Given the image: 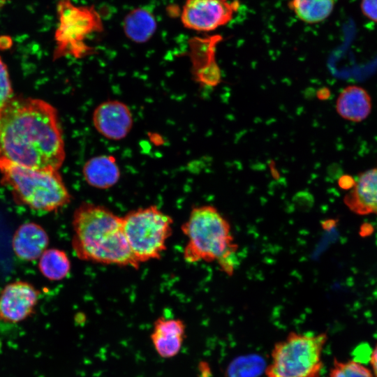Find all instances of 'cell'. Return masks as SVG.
Instances as JSON below:
<instances>
[{
  "mask_svg": "<svg viewBox=\"0 0 377 377\" xmlns=\"http://www.w3.org/2000/svg\"><path fill=\"white\" fill-rule=\"evenodd\" d=\"M327 377H373L370 370L355 361L334 360Z\"/></svg>",
  "mask_w": 377,
  "mask_h": 377,
  "instance_id": "ffe728a7",
  "label": "cell"
},
{
  "mask_svg": "<svg viewBox=\"0 0 377 377\" xmlns=\"http://www.w3.org/2000/svg\"><path fill=\"white\" fill-rule=\"evenodd\" d=\"M92 121L96 130L103 137L119 140L127 136L133 126V116L124 103L111 100L99 104L94 110Z\"/></svg>",
  "mask_w": 377,
  "mask_h": 377,
  "instance_id": "30bf717a",
  "label": "cell"
},
{
  "mask_svg": "<svg viewBox=\"0 0 377 377\" xmlns=\"http://www.w3.org/2000/svg\"><path fill=\"white\" fill-rule=\"evenodd\" d=\"M57 12L59 24L55 32V56L71 54L81 58L90 53L91 47L86 40L103 29L97 11L93 7L75 6L70 0H60Z\"/></svg>",
  "mask_w": 377,
  "mask_h": 377,
  "instance_id": "52a82bcc",
  "label": "cell"
},
{
  "mask_svg": "<svg viewBox=\"0 0 377 377\" xmlns=\"http://www.w3.org/2000/svg\"><path fill=\"white\" fill-rule=\"evenodd\" d=\"M40 291L31 283L15 281L7 284L0 293V321L17 324L35 311Z\"/></svg>",
  "mask_w": 377,
  "mask_h": 377,
  "instance_id": "9c48e42d",
  "label": "cell"
},
{
  "mask_svg": "<svg viewBox=\"0 0 377 377\" xmlns=\"http://www.w3.org/2000/svg\"><path fill=\"white\" fill-rule=\"evenodd\" d=\"M370 363L374 375L376 377H377V344L376 345L374 350L371 353L370 357Z\"/></svg>",
  "mask_w": 377,
  "mask_h": 377,
  "instance_id": "d4e9b609",
  "label": "cell"
},
{
  "mask_svg": "<svg viewBox=\"0 0 377 377\" xmlns=\"http://www.w3.org/2000/svg\"><path fill=\"white\" fill-rule=\"evenodd\" d=\"M83 177L91 186L107 189L114 186L120 178V170L114 157L99 155L91 158L84 165Z\"/></svg>",
  "mask_w": 377,
  "mask_h": 377,
  "instance_id": "9a60e30c",
  "label": "cell"
},
{
  "mask_svg": "<svg viewBox=\"0 0 377 377\" xmlns=\"http://www.w3.org/2000/svg\"><path fill=\"white\" fill-rule=\"evenodd\" d=\"M239 8L238 0H186L181 20L188 29L211 31L228 23Z\"/></svg>",
  "mask_w": 377,
  "mask_h": 377,
  "instance_id": "ba28073f",
  "label": "cell"
},
{
  "mask_svg": "<svg viewBox=\"0 0 377 377\" xmlns=\"http://www.w3.org/2000/svg\"><path fill=\"white\" fill-rule=\"evenodd\" d=\"M355 184V181L350 176H343L339 181V186L343 188H351Z\"/></svg>",
  "mask_w": 377,
  "mask_h": 377,
  "instance_id": "cb8c5ba5",
  "label": "cell"
},
{
  "mask_svg": "<svg viewBox=\"0 0 377 377\" xmlns=\"http://www.w3.org/2000/svg\"><path fill=\"white\" fill-rule=\"evenodd\" d=\"M38 269L40 273L52 281H59L68 274L71 262L68 255L58 249H46L40 256Z\"/></svg>",
  "mask_w": 377,
  "mask_h": 377,
  "instance_id": "ac0fdd59",
  "label": "cell"
},
{
  "mask_svg": "<svg viewBox=\"0 0 377 377\" xmlns=\"http://www.w3.org/2000/svg\"><path fill=\"white\" fill-rule=\"evenodd\" d=\"M150 338L159 356L173 357L180 351L186 338V325L181 319L158 317L154 323Z\"/></svg>",
  "mask_w": 377,
  "mask_h": 377,
  "instance_id": "8fae6325",
  "label": "cell"
},
{
  "mask_svg": "<svg viewBox=\"0 0 377 377\" xmlns=\"http://www.w3.org/2000/svg\"><path fill=\"white\" fill-rule=\"evenodd\" d=\"M49 237L40 225L29 222L18 227L12 239L15 254L21 260H35L47 249Z\"/></svg>",
  "mask_w": 377,
  "mask_h": 377,
  "instance_id": "4fadbf2b",
  "label": "cell"
},
{
  "mask_svg": "<svg viewBox=\"0 0 377 377\" xmlns=\"http://www.w3.org/2000/svg\"><path fill=\"white\" fill-rule=\"evenodd\" d=\"M65 159L55 108L37 98H11L0 108V160L57 170Z\"/></svg>",
  "mask_w": 377,
  "mask_h": 377,
  "instance_id": "6da1fadb",
  "label": "cell"
},
{
  "mask_svg": "<svg viewBox=\"0 0 377 377\" xmlns=\"http://www.w3.org/2000/svg\"><path fill=\"white\" fill-rule=\"evenodd\" d=\"M334 3L335 0H290L288 5L300 20L313 24L325 20Z\"/></svg>",
  "mask_w": 377,
  "mask_h": 377,
  "instance_id": "e0dca14e",
  "label": "cell"
},
{
  "mask_svg": "<svg viewBox=\"0 0 377 377\" xmlns=\"http://www.w3.org/2000/svg\"><path fill=\"white\" fill-rule=\"evenodd\" d=\"M295 203L300 209L311 208L313 204V198L311 195L307 193H297L295 197Z\"/></svg>",
  "mask_w": 377,
  "mask_h": 377,
  "instance_id": "603a6c76",
  "label": "cell"
},
{
  "mask_svg": "<svg viewBox=\"0 0 377 377\" xmlns=\"http://www.w3.org/2000/svg\"><path fill=\"white\" fill-rule=\"evenodd\" d=\"M72 226V247L80 260L139 267L127 243L122 216L105 206L84 202L73 212Z\"/></svg>",
  "mask_w": 377,
  "mask_h": 377,
  "instance_id": "7a4b0ae2",
  "label": "cell"
},
{
  "mask_svg": "<svg viewBox=\"0 0 377 377\" xmlns=\"http://www.w3.org/2000/svg\"><path fill=\"white\" fill-rule=\"evenodd\" d=\"M344 202L357 214H377V166L359 175Z\"/></svg>",
  "mask_w": 377,
  "mask_h": 377,
  "instance_id": "7c38bea8",
  "label": "cell"
},
{
  "mask_svg": "<svg viewBox=\"0 0 377 377\" xmlns=\"http://www.w3.org/2000/svg\"><path fill=\"white\" fill-rule=\"evenodd\" d=\"M13 97V90L6 66L0 57V108Z\"/></svg>",
  "mask_w": 377,
  "mask_h": 377,
  "instance_id": "44dd1931",
  "label": "cell"
},
{
  "mask_svg": "<svg viewBox=\"0 0 377 377\" xmlns=\"http://www.w3.org/2000/svg\"><path fill=\"white\" fill-rule=\"evenodd\" d=\"M371 108V99L368 92L355 85L345 87L336 103L337 113L344 119L353 122L365 119L369 115Z\"/></svg>",
  "mask_w": 377,
  "mask_h": 377,
  "instance_id": "5bb4252c",
  "label": "cell"
},
{
  "mask_svg": "<svg viewBox=\"0 0 377 377\" xmlns=\"http://www.w3.org/2000/svg\"><path fill=\"white\" fill-rule=\"evenodd\" d=\"M182 230L188 239L184 251L186 262L216 261L223 271L232 274L235 265L232 256L237 245L229 222L216 207L202 205L192 209Z\"/></svg>",
  "mask_w": 377,
  "mask_h": 377,
  "instance_id": "3957f363",
  "label": "cell"
},
{
  "mask_svg": "<svg viewBox=\"0 0 377 377\" xmlns=\"http://www.w3.org/2000/svg\"><path fill=\"white\" fill-rule=\"evenodd\" d=\"M156 19L147 8H138L132 10L125 17L123 29L126 36L135 43L149 40L156 31Z\"/></svg>",
  "mask_w": 377,
  "mask_h": 377,
  "instance_id": "2e32d148",
  "label": "cell"
},
{
  "mask_svg": "<svg viewBox=\"0 0 377 377\" xmlns=\"http://www.w3.org/2000/svg\"><path fill=\"white\" fill-rule=\"evenodd\" d=\"M327 340L325 333L290 332L274 344L266 377H320Z\"/></svg>",
  "mask_w": 377,
  "mask_h": 377,
  "instance_id": "5b68a950",
  "label": "cell"
},
{
  "mask_svg": "<svg viewBox=\"0 0 377 377\" xmlns=\"http://www.w3.org/2000/svg\"><path fill=\"white\" fill-rule=\"evenodd\" d=\"M0 173L1 183L17 204L53 212L71 202V195L59 170L32 169L0 160Z\"/></svg>",
  "mask_w": 377,
  "mask_h": 377,
  "instance_id": "277c9868",
  "label": "cell"
},
{
  "mask_svg": "<svg viewBox=\"0 0 377 377\" xmlns=\"http://www.w3.org/2000/svg\"><path fill=\"white\" fill-rule=\"evenodd\" d=\"M361 8L364 15L377 22V0H362Z\"/></svg>",
  "mask_w": 377,
  "mask_h": 377,
  "instance_id": "7402d4cb",
  "label": "cell"
},
{
  "mask_svg": "<svg viewBox=\"0 0 377 377\" xmlns=\"http://www.w3.org/2000/svg\"><path fill=\"white\" fill-rule=\"evenodd\" d=\"M266 367L265 359L260 355H241L230 362L224 377H260Z\"/></svg>",
  "mask_w": 377,
  "mask_h": 377,
  "instance_id": "d6986e66",
  "label": "cell"
},
{
  "mask_svg": "<svg viewBox=\"0 0 377 377\" xmlns=\"http://www.w3.org/2000/svg\"><path fill=\"white\" fill-rule=\"evenodd\" d=\"M122 221L127 243L139 264L161 258L172 232L173 220L168 214L149 205L129 212Z\"/></svg>",
  "mask_w": 377,
  "mask_h": 377,
  "instance_id": "8992f818",
  "label": "cell"
}]
</instances>
